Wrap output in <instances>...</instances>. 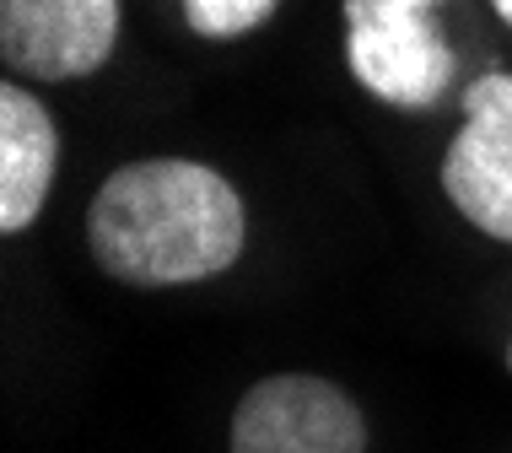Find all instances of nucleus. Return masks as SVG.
Listing matches in <instances>:
<instances>
[{"label": "nucleus", "mask_w": 512, "mask_h": 453, "mask_svg": "<svg viewBox=\"0 0 512 453\" xmlns=\"http://www.w3.org/2000/svg\"><path fill=\"white\" fill-rule=\"evenodd\" d=\"M248 211L232 178L189 157H146L108 173L87 205V249L124 286H189L238 265Z\"/></svg>", "instance_id": "f257e3e1"}, {"label": "nucleus", "mask_w": 512, "mask_h": 453, "mask_svg": "<svg viewBox=\"0 0 512 453\" xmlns=\"http://www.w3.org/2000/svg\"><path fill=\"white\" fill-rule=\"evenodd\" d=\"M345 60L372 98L394 108H432L453 87L448 33L415 0H345Z\"/></svg>", "instance_id": "f03ea898"}, {"label": "nucleus", "mask_w": 512, "mask_h": 453, "mask_svg": "<svg viewBox=\"0 0 512 453\" xmlns=\"http://www.w3.org/2000/svg\"><path fill=\"white\" fill-rule=\"evenodd\" d=\"M232 453H367V421L329 378L275 373L232 410Z\"/></svg>", "instance_id": "7ed1b4c3"}, {"label": "nucleus", "mask_w": 512, "mask_h": 453, "mask_svg": "<svg viewBox=\"0 0 512 453\" xmlns=\"http://www.w3.org/2000/svg\"><path fill=\"white\" fill-rule=\"evenodd\" d=\"M442 195L469 227L512 243V71H491L464 92L459 135L442 157Z\"/></svg>", "instance_id": "20e7f679"}, {"label": "nucleus", "mask_w": 512, "mask_h": 453, "mask_svg": "<svg viewBox=\"0 0 512 453\" xmlns=\"http://www.w3.org/2000/svg\"><path fill=\"white\" fill-rule=\"evenodd\" d=\"M119 0H0V60L33 81H81L119 49Z\"/></svg>", "instance_id": "39448f33"}, {"label": "nucleus", "mask_w": 512, "mask_h": 453, "mask_svg": "<svg viewBox=\"0 0 512 453\" xmlns=\"http://www.w3.org/2000/svg\"><path fill=\"white\" fill-rule=\"evenodd\" d=\"M54 168H60V130L54 114L27 87H0V232H27L44 211Z\"/></svg>", "instance_id": "423d86ee"}, {"label": "nucleus", "mask_w": 512, "mask_h": 453, "mask_svg": "<svg viewBox=\"0 0 512 453\" xmlns=\"http://www.w3.org/2000/svg\"><path fill=\"white\" fill-rule=\"evenodd\" d=\"M281 0H184V22L200 38H243L275 17Z\"/></svg>", "instance_id": "0eeeda50"}, {"label": "nucleus", "mask_w": 512, "mask_h": 453, "mask_svg": "<svg viewBox=\"0 0 512 453\" xmlns=\"http://www.w3.org/2000/svg\"><path fill=\"white\" fill-rule=\"evenodd\" d=\"M491 11H496V17H502V22L512 27V0H491Z\"/></svg>", "instance_id": "6e6552de"}, {"label": "nucleus", "mask_w": 512, "mask_h": 453, "mask_svg": "<svg viewBox=\"0 0 512 453\" xmlns=\"http://www.w3.org/2000/svg\"><path fill=\"white\" fill-rule=\"evenodd\" d=\"M415 6H442V0H415Z\"/></svg>", "instance_id": "1a4fd4ad"}, {"label": "nucleus", "mask_w": 512, "mask_h": 453, "mask_svg": "<svg viewBox=\"0 0 512 453\" xmlns=\"http://www.w3.org/2000/svg\"><path fill=\"white\" fill-rule=\"evenodd\" d=\"M507 367H512V340H507Z\"/></svg>", "instance_id": "9d476101"}]
</instances>
